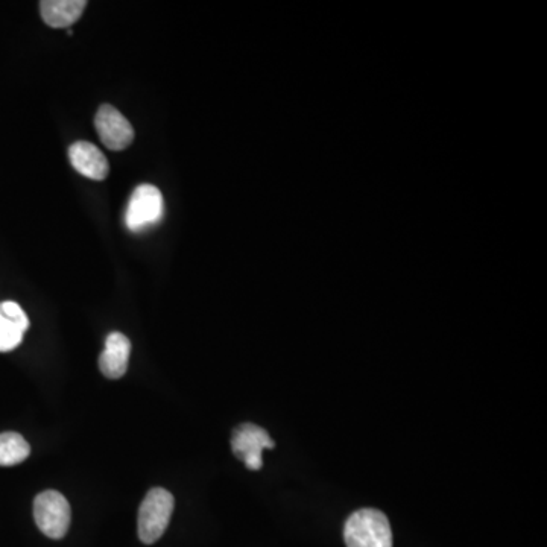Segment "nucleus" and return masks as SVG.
I'll list each match as a JSON object with an SVG mask.
<instances>
[{"label":"nucleus","mask_w":547,"mask_h":547,"mask_svg":"<svg viewBox=\"0 0 547 547\" xmlns=\"http://www.w3.org/2000/svg\"><path fill=\"white\" fill-rule=\"evenodd\" d=\"M344 538L347 547H393L388 517L373 508L356 511L348 517Z\"/></svg>","instance_id":"nucleus-1"},{"label":"nucleus","mask_w":547,"mask_h":547,"mask_svg":"<svg viewBox=\"0 0 547 547\" xmlns=\"http://www.w3.org/2000/svg\"><path fill=\"white\" fill-rule=\"evenodd\" d=\"M174 496L165 488H154L146 494L139 510V537L145 544L162 538L174 513Z\"/></svg>","instance_id":"nucleus-2"},{"label":"nucleus","mask_w":547,"mask_h":547,"mask_svg":"<svg viewBox=\"0 0 547 547\" xmlns=\"http://www.w3.org/2000/svg\"><path fill=\"white\" fill-rule=\"evenodd\" d=\"M163 212H165V203H163L162 192L152 184H142L136 187L128 201L125 225L133 233H142L159 224L163 219Z\"/></svg>","instance_id":"nucleus-3"},{"label":"nucleus","mask_w":547,"mask_h":547,"mask_svg":"<svg viewBox=\"0 0 547 547\" xmlns=\"http://www.w3.org/2000/svg\"><path fill=\"white\" fill-rule=\"evenodd\" d=\"M34 519L46 537L60 540L69 531L72 519L69 502L58 491H43L34 500Z\"/></svg>","instance_id":"nucleus-4"},{"label":"nucleus","mask_w":547,"mask_h":547,"mask_svg":"<svg viewBox=\"0 0 547 547\" xmlns=\"http://www.w3.org/2000/svg\"><path fill=\"white\" fill-rule=\"evenodd\" d=\"M274 441L268 432L256 424L245 423L233 432L231 449L250 470H260L263 465L262 453L266 449H274Z\"/></svg>","instance_id":"nucleus-5"},{"label":"nucleus","mask_w":547,"mask_h":547,"mask_svg":"<svg viewBox=\"0 0 547 547\" xmlns=\"http://www.w3.org/2000/svg\"><path fill=\"white\" fill-rule=\"evenodd\" d=\"M95 125L102 143L111 151H124L133 143V125L113 105L104 104L99 107Z\"/></svg>","instance_id":"nucleus-6"},{"label":"nucleus","mask_w":547,"mask_h":547,"mask_svg":"<svg viewBox=\"0 0 547 547\" xmlns=\"http://www.w3.org/2000/svg\"><path fill=\"white\" fill-rule=\"evenodd\" d=\"M28 329V317L19 304L14 301L0 303V353L19 347Z\"/></svg>","instance_id":"nucleus-7"},{"label":"nucleus","mask_w":547,"mask_h":547,"mask_svg":"<svg viewBox=\"0 0 547 547\" xmlns=\"http://www.w3.org/2000/svg\"><path fill=\"white\" fill-rule=\"evenodd\" d=\"M69 159L73 169L90 180H105L110 172L107 157L93 143H73L69 148Z\"/></svg>","instance_id":"nucleus-8"},{"label":"nucleus","mask_w":547,"mask_h":547,"mask_svg":"<svg viewBox=\"0 0 547 547\" xmlns=\"http://www.w3.org/2000/svg\"><path fill=\"white\" fill-rule=\"evenodd\" d=\"M131 355V342L122 333L108 335L105 348L99 356V368L108 379H121L128 370Z\"/></svg>","instance_id":"nucleus-9"},{"label":"nucleus","mask_w":547,"mask_h":547,"mask_svg":"<svg viewBox=\"0 0 547 547\" xmlns=\"http://www.w3.org/2000/svg\"><path fill=\"white\" fill-rule=\"evenodd\" d=\"M86 0H43L40 13L51 28H70L86 10Z\"/></svg>","instance_id":"nucleus-10"},{"label":"nucleus","mask_w":547,"mask_h":547,"mask_svg":"<svg viewBox=\"0 0 547 547\" xmlns=\"http://www.w3.org/2000/svg\"><path fill=\"white\" fill-rule=\"evenodd\" d=\"M31 453L28 441L17 432L0 434V467H13L25 461Z\"/></svg>","instance_id":"nucleus-11"}]
</instances>
